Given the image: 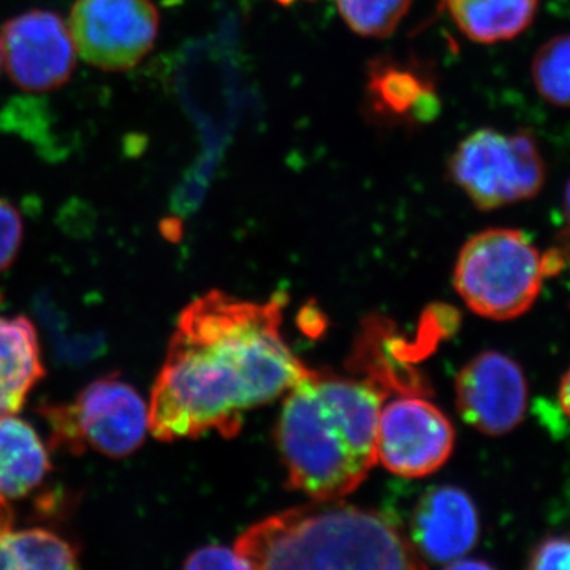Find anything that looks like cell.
Here are the masks:
<instances>
[{
	"label": "cell",
	"mask_w": 570,
	"mask_h": 570,
	"mask_svg": "<svg viewBox=\"0 0 570 570\" xmlns=\"http://www.w3.org/2000/svg\"><path fill=\"white\" fill-rule=\"evenodd\" d=\"M67 24L86 62L105 71H126L153 50L160 20L153 0H77Z\"/></svg>",
	"instance_id": "52a82bcc"
},
{
	"label": "cell",
	"mask_w": 570,
	"mask_h": 570,
	"mask_svg": "<svg viewBox=\"0 0 570 570\" xmlns=\"http://www.w3.org/2000/svg\"><path fill=\"white\" fill-rule=\"evenodd\" d=\"M455 449V428L441 409L423 397H396L382 407L377 426V461L393 474L426 478Z\"/></svg>",
	"instance_id": "ba28073f"
},
{
	"label": "cell",
	"mask_w": 570,
	"mask_h": 570,
	"mask_svg": "<svg viewBox=\"0 0 570 570\" xmlns=\"http://www.w3.org/2000/svg\"><path fill=\"white\" fill-rule=\"evenodd\" d=\"M387 393L373 381L311 371L288 390L276 439L291 489L316 501L343 499L377 463Z\"/></svg>",
	"instance_id": "7a4b0ae2"
},
{
	"label": "cell",
	"mask_w": 570,
	"mask_h": 570,
	"mask_svg": "<svg viewBox=\"0 0 570 570\" xmlns=\"http://www.w3.org/2000/svg\"><path fill=\"white\" fill-rule=\"evenodd\" d=\"M547 277L546 254L523 232L489 228L461 247L453 284L472 313L512 321L531 309Z\"/></svg>",
	"instance_id": "277c9868"
},
{
	"label": "cell",
	"mask_w": 570,
	"mask_h": 570,
	"mask_svg": "<svg viewBox=\"0 0 570 570\" xmlns=\"http://www.w3.org/2000/svg\"><path fill=\"white\" fill-rule=\"evenodd\" d=\"M531 73L543 100L570 108V33L553 37L539 48L532 59Z\"/></svg>",
	"instance_id": "ac0fdd59"
},
{
	"label": "cell",
	"mask_w": 570,
	"mask_h": 570,
	"mask_svg": "<svg viewBox=\"0 0 570 570\" xmlns=\"http://www.w3.org/2000/svg\"><path fill=\"white\" fill-rule=\"evenodd\" d=\"M0 66H2V55H0Z\"/></svg>",
	"instance_id": "cb8c5ba5"
},
{
	"label": "cell",
	"mask_w": 570,
	"mask_h": 570,
	"mask_svg": "<svg viewBox=\"0 0 570 570\" xmlns=\"http://www.w3.org/2000/svg\"><path fill=\"white\" fill-rule=\"evenodd\" d=\"M335 6L356 36L387 39L407 17L412 0H335Z\"/></svg>",
	"instance_id": "e0dca14e"
},
{
	"label": "cell",
	"mask_w": 570,
	"mask_h": 570,
	"mask_svg": "<svg viewBox=\"0 0 570 570\" xmlns=\"http://www.w3.org/2000/svg\"><path fill=\"white\" fill-rule=\"evenodd\" d=\"M558 396H560L562 411H564V414L570 419V367L568 373L561 379L560 393H558Z\"/></svg>",
	"instance_id": "7402d4cb"
},
{
	"label": "cell",
	"mask_w": 570,
	"mask_h": 570,
	"mask_svg": "<svg viewBox=\"0 0 570 570\" xmlns=\"http://www.w3.org/2000/svg\"><path fill=\"white\" fill-rule=\"evenodd\" d=\"M51 471L50 455L29 423L0 417V499L28 497Z\"/></svg>",
	"instance_id": "5bb4252c"
},
{
	"label": "cell",
	"mask_w": 570,
	"mask_h": 570,
	"mask_svg": "<svg viewBox=\"0 0 570 570\" xmlns=\"http://www.w3.org/2000/svg\"><path fill=\"white\" fill-rule=\"evenodd\" d=\"M449 176L482 212L531 200L546 184V163L530 134L479 129L456 146Z\"/></svg>",
	"instance_id": "8992f818"
},
{
	"label": "cell",
	"mask_w": 570,
	"mask_h": 570,
	"mask_svg": "<svg viewBox=\"0 0 570 570\" xmlns=\"http://www.w3.org/2000/svg\"><path fill=\"white\" fill-rule=\"evenodd\" d=\"M366 91L367 110L385 122H430L441 108L434 82L419 63L379 59L370 66Z\"/></svg>",
	"instance_id": "7c38bea8"
},
{
	"label": "cell",
	"mask_w": 570,
	"mask_h": 570,
	"mask_svg": "<svg viewBox=\"0 0 570 570\" xmlns=\"http://www.w3.org/2000/svg\"><path fill=\"white\" fill-rule=\"evenodd\" d=\"M24 235L21 214L7 198L0 197V272L9 268L20 253Z\"/></svg>",
	"instance_id": "d6986e66"
},
{
	"label": "cell",
	"mask_w": 570,
	"mask_h": 570,
	"mask_svg": "<svg viewBox=\"0 0 570 570\" xmlns=\"http://www.w3.org/2000/svg\"><path fill=\"white\" fill-rule=\"evenodd\" d=\"M78 550L56 532L14 527L10 501L0 499V569H75Z\"/></svg>",
	"instance_id": "9a60e30c"
},
{
	"label": "cell",
	"mask_w": 570,
	"mask_h": 570,
	"mask_svg": "<svg viewBox=\"0 0 570 570\" xmlns=\"http://www.w3.org/2000/svg\"><path fill=\"white\" fill-rule=\"evenodd\" d=\"M455 393L456 407L468 425L487 436H504L523 422L530 390L515 360L487 351L460 371Z\"/></svg>",
	"instance_id": "30bf717a"
},
{
	"label": "cell",
	"mask_w": 570,
	"mask_h": 570,
	"mask_svg": "<svg viewBox=\"0 0 570 570\" xmlns=\"http://www.w3.org/2000/svg\"><path fill=\"white\" fill-rule=\"evenodd\" d=\"M0 55L10 80L28 92L61 88L77 67L69 24L55 11L32 10L7 21Z\"/></svg>",
	"instance_id": "9c48e42d"
},
{
	"label": "cell",
	"mask_w": 570,
	"mask_h": 570,
	"mask_svg": "<svg viewBox=\"0 0 570 570\" xmlns=\"http://www.w3.org/2000/svg\"><path fill=\"white\" fill-rule=\"evenodd\" d=\"M562 208H564V217H566L564 230L570 232V181L568 183V186H566L564 205H562Z\"/></svg>",
	"instance_id": "603a6c76"
},
{
	"label": "cell",
	"mask_w": 570,
	"mask_h": 570,
	"mask_svg": "<svg viewBox=\"0 0 570 570\" xmlns=\"http://www.w3.org/2000/svg\"><path fill=\"white\" fill-rule=\"evenodd\" d=\"M51 431V445L78 453L91 449L110 459L132 455L149 431L145 400L132 385L110 374L82 389L70 403L40 409Z\"/></svg>",
	"instance_id": "5b68a950"
},
{
	"label": "cell",
	"mask_w": 570,
	"mask_h": 570,
	"mask_svg": "<svg viewBox=\"0 0 570 570\" xmlns=\"http://www.w3.org/2000/svg\"><path fill=\"white\" fill-rule=\"evenodd\" d=\"M234 549L250 569L426 568L395 521L341 499H314L258 521Z\"/></svg>",
	"instance_id": "3957f363"
},
{
	"label": "cell",
	"mask_w": 570,
	"mask_h": 570,
	"mask_svg": "<svg viewBox=\"0 0 570 570\" xmlns=\"http://www.w3.org/2000/svg\"><path fill=\"white\" fill-rule=\"evenodd\" d=\"M43 376L36 326L26 317H0V417L17 415Z\"/></svg>",
	"instance_id": "4fadbf2b"
},
{
	"label": "cell",
	"mask_w": 570,
	"mask_h": 570,
	"mask_svg": "<svg viewBox=\"0 0 570 570\" xmlns=\"http://www.w3.org/2000/svg\"><path fill=\"white\" fill-rule=\"evenodd\" d=\"M287 295L245 302L219 291L194 299L178 324L149 403V431L159 441L230 439L255 407L273 403L309 370L281 332Z\"/></svg>",
	"instance_id": "6da1fadb"
},
{
	"label": "cell",
	"mask_w": 570,
	"mask_h": 570,
	"mask_svg": "<svg viewBox=\"0 0 570 570\" xmlns=\"http://www.w3.org/2000/svg\"><path fill=\"white\" fill-rule=\"evenodd\" d=\"M528 568L535 570L570 569V534L549 535L531 551Z\"/></svg>",
	"instance_id": "ffe728a7"
},
{
	"label": "cell",
	"mask_w": 570,
	"mask_h": 570,
	"mask_svg": "<svg viewBox=\"0 0 570 570\" xmlns=\"http://www.w3.org/2000/svg\"><path fill=\"white\" fill-rule=\"evenodd\" d=\"M445 7L464 37L491 45L527 31L538 13L539 0H445Z\"/></svg>",
	"instance_id": "2e32d148"
},
{
	"label": "cell",
	"mask_w": 570,
	"mask_h": 570,
	"mask_svg": "<svg viewBox=\"0 0 570 570\" xmlns=\"http://www.w3.org/2000/svg\"><path fill=\"white\" fill-rule=\"evenodd\" d=\"M186 569H250L235 549L223 546L202 547L184 561Z\"/></svg>",
	"instance_id": "44dd1931"
},
{
	"label": "cell",
	"mask_w": 570,
	"mask_h": 570,
	"mask_svg": "<svg viewBox=\"0 0 570 570\" xmlns=\"http://www.w3.org/2000/svg\"><path fill=\"white\" fill-rule=\"evenodd\" d=\"M480 520L466 491L436 487L420 499L411 521V543L422 560L452 564L474 549Z\"/></svg>",
	"instance_id": "8fae6325"
}]
</instances>
